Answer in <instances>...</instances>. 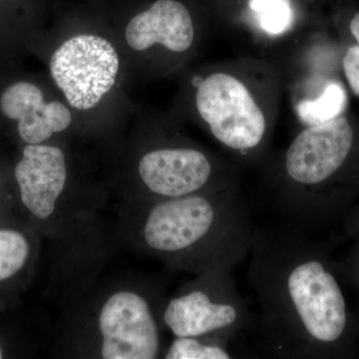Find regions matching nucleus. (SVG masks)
Here are the masks:
<instances>
[{
  "instance_id": "f257e3e1",
  "label": "nucleus",
  "mask_w": 359,
  "mask_h": 359,
  "mask_svg": "<svg viewBox=\"0 0 359 359\" xmlns=\"http://www.w3.org/2000/svg\"><path fill=\"white\" fill-rule=\"evenodd\" d=\"M247 280L256 294L257 348L273 358H351L359 314L332 250L289 224L255 226Z\"/></svg>"
},
{
  "instance_id": "f03ea898",
  "label": "nucleus",
  "mask_w": 359,
  "mask_h": 359,
  "mask_svg": "<svg viewBox=\"0 0 359 359\" xmlns=\"http://www.w3.org/2000/svg\"><path fill=\"white\" fill-rule=\"evenodd\" d=\"M120 245L193 276L233 271L249 256L255 226L241 186L155 202H118Z\"/></svg>"
},
{
  "instance_id": "7ed1b4c3",
  "label": "nucleus",
  "mask_w": 359,
  "mask_h": 359,
  "mask_svg": "<svg viewBox=\"0 0 359 359\" xmlns=\"http://www.w3.org/2000/svg\"><path fill=\"white\" fill-rule=\"evenodd\" d=\"M259 171L262 197L283 223L311 233L341 228L359 201L358 116L299 128Z\"/></svg>"
},
{
  "instance_id": "20e7f679",
  "label": "nucleus",
  "mask_w": 359,
  "mask_h": 359,
  "mask_svg": "<svg viewBox=\"0 0 359 359\" xmlns=\"http://www.w3.org/2000/svg\"><path fill=\"white\" fill-rule=\"evenodd\" d=\"M189 109L241 170L271 155L283 96L282 79L266 59L241 55L205 66L188 80Z\"/></svg>"
},
{
  "instance_id": "39448f33",
  "label": "nucleus",
  "mask_w": 359,
  "mask_h": 359,
  "mask_svg": "<svg viewBox=\"0 0 359 359\" xmlns=\"http://www.w3.org/2000/svg\"><path fill=\"white\" fill-rule=\"evenodd\" d=\"M164 280L146 276L101 278L83 297L61 309L52 330L50 351L57 358H162L161 321Z\"/></svg>"
},
{
  "instance_id": "423d86ee",
  "label": "nucleus",
  "mask_w": 359,
  "mask_h": 359,
  "mask_svg": "<svg viewBox=\"0 0 359 359\" xmlns=\"http://www.w3.org/2000/svg\"><path fill=\"white\" fill-rule=\"evenodd\" d=\"M121 190L125 202H155L241 186L242 170L174 129L143 145Z\"/></svg>"
},
{
  "instance_id": "0eeeda50",
  "label": "nucleus",
  "mask_w": 359,
  "mask_h": 359,
  "mask_svg": "<svg viewBox=\"0 0 359 359\" xmlns=\"http://www.w3.org/2000/svg\"><path fill=\"white\" fill-rule=\"evenodd\" d=\"M342 43L334 22L308 28L266 60L280 74L299 128L335 119L349 109L341 67Z\"/></svg>"
},
{
  "instance_id": "6e6552de",
  "label": "nucleus",
  "mask_w": 359,
  "mask_h": 359,
  "mask_svg": "<svg viewBox=\"0 0 359 359\" xmlns=\"http://www.w3.org/2000/svg\"><path fill=\"white\" fill-rule=\"evenodd\" d=\"M13 181L21 218L42 238L61 224L103 210L106 204L103 193L74 188L65 151L47 142L23 147Z\"/></svg>"
},
{
  "instance_id": "1a4fd4ad",
  "label": "nucleus",
  "mask_w": 359,
  "mask_h": 359,
  "mask_svg": "<svg viewBox=\"0 0 359 359\" xmlns=\"http://www.w3.org/2000/svg\"><path fill=\"white\" fill-rule=\"evenodd\" d=\"M46 294L57 308L65 309L83 297L103 278L119 247L115 224L103 210L79 215L47 236Z\"/></svg>"
},
{
  "instance_id": "9d476101",
  "label": "nucleus",
  "mask_w": 359,
  "mask_h": 359,
  "mask_svg": "<svg viewBox=\"0 0 359 359\" xmlns=\"http://www.w3.org/2000/svg\"><path fill=\"white\" fill-rule=\"evenodd\" d=\"M231 269L215 268L184 283L165 297L161 321L173 337L242 335L255 327L249 302L237 289Z\"/></svg>"
},
{
  "instance_id": "9b49d317",
  "label": "nucleus",
  "mask_w": 359,
  "mask_h": 359,
  "mask_svg": "<svg viewBox=\"0 0 359 359\" xmlns=\"http://www.w3.org/2000/svg\"><path fill=\"white\" fill-rule=\"evenodd\" d=\"M49 69L71 107H96L115 86L120 59L105 37L80 34L63 42L52 54Z\"/></svg>"
},
{
  "instance_id": "f8f14e48",
  "label": "nucleus",
  "mask_w": 359,
  "mask_h": 359,
  "mask_svg": "<svg viewBox=\"0 0 359 359\" xmlns=\"http://www.w3.org/2000/svg\"><path fill=\"white\" fill-rule=\"evenodd\" d=\"M205 32L180 0H156L127 25L125 39L132 49L162 56L173 69L199 50Z\"/></svg>"
},
{
  "instance_id": "ddd939ff",
  "label": "nucleus",
  "mask_w": 359,
  "mask_h": 359,
  "mask_svg": "<svg viewBox=\"0 0 359 359\" xmlns=\"http://www.w3.org/2000/svg\"><path fill=\"white\" fill-rule=\"evenodd\" d=\"M0 111L18 122V133L25 145L41 144L62 133L72 124V115L59 101H44L36 85L20 81L9 85L0 95Z\"/></svg>"
},
{
  "instance_id": "4468645a",
  "label": "nucleus",
  "mask_w": 359,
  "mask_h": 359,
  "mask_svg": "<svg viewBox=\"0 0 359 359\" xmlns=\"http://www.w3.org/2000/svg\"><path fill=\"white\" fill-rule=\"evenodd\" d=\"M42 237L25 223L0 226V308L8 309L34 278Z\"/></svg>"
},
{
  "instance_id": "2eb2a0df",
  "label": "nucleus",
  "mask_w": 359,
  "mask_h": 359,
  "mask_svg": "<svg viewBox=\"0 0 359 359\" xmlns=\"http://www.w3.org/2000/svg\"><path fill=\"white\" fill-rule=\"evenodd\" d=\"M242 335L203 334L174 337L165 346V359H233L249 356L241 344Z\"/></svg>"
},
{
  "instance_id": "dca6fc26",
  "label": "nucleus",
  "mask_w": 359,
  "mask_h": 359,
  "mask_svg": "<svg viewBox=\"0 0 359 359\" xmlns=\"http://www.w3.org/2000/svg\"><path fill=\"white\" fill-rule=\"evenodd\" d=\"M51 330L25 327L20 321L0 318V359L28 358L50 346Z\"/></svg>"
},
{
  "instance_id": "f3484780",
  "label": "nucleus",
  "mask_w": 359,
  "mask_h": 359,
  "mask_svg": "<svg viewBox=\"0 0 359 359\" xmlns=\"http://www.w3.org/2000/svg\"><path fill=\"white\" fill-rule=\"evenodd\" d=\"M339 37L342 43L341 67L344 81L349 92L359 100V47L346 37L340 35Z\"/></svg>"
},
{
  "instance_id": "a211bd4d",
  "label": "nucleus",
  "mask_w": 359,
  "mask_h": 359,
  "mask_svg": "<svg viewBox=\"0 0 359 359\" xmlns=\"http://www.w3.org/2000/svg\"><path fill=\"white\" fill-rule=\"evenodd\" d=\"M334 22L340 36L346 37L359 47V7L344 0L334 14Z\"/></svg>"
},
{
  "instance_id": "6ab92c4d",
  "label": "nucleus",
  "mask_w": 359,
  "mask_h": 359,
  "mask_svg": "<svg viewBox=\"0 0 359 359\" xmlns=\"http://www.w3.org/2000/svg\"><path fill=\"white\" fill-rule=\"evenodd\" d=\"M337 266L344 283L359 292V241L353 242L342 259L337 261Z\"/></svg>"
},
{
  "instance_id": "aec40b11",
  "label": "nucleus",
  "mask_w": 359,
  "mask_h": 359,
  "mask_svg": "<svg viewBox=\"0 0 359 359\" xmlns=\"http://www.w3.org/2000/svg\"><path fill=\"white\" fill-rule=\"evenodd\" d=\"M18 223L25 221L21 218L16 190L7 191L0 184V226Z\"/></svg>"
},
{
  "instance_id": "412c9836",
  "label": "nucleus",
  "mask_w": 359,
  "mask_h": 359,
  "mask_svg": "<svg viewBox=\"0 0 359 359\" xmlns=\"http://www.w3.org/2000/svg\"><path fill=\"white\" fill-rule=\"evenodd\" d=\"M341 228L344 237L353 242L359 241V201L347 215Z\"/></svg>"
},
{
  "instance_id": "4be33fe9",
  "label": "nucleus",
  "mask_w": 359,
  "mask_h": 359,
  "mask_svg": "<svg viewBox=\"0 0 359 359\" xmlns=\"http://www.w3.org/2000/svg\"><path fill=\"white\" fill-rule=\"evenodd\" d=\"M356 355L359 356V339H358V353H356Z\"/></svg>"
}]
</instances>
